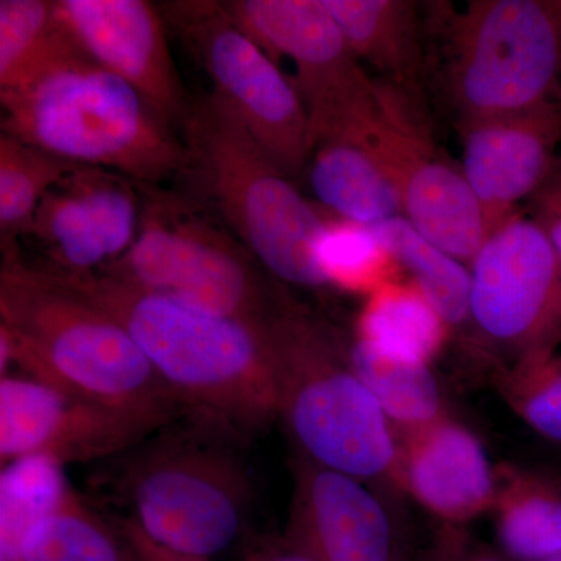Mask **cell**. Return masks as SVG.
I'll use <instances>...</instances> for the list:
<instances>
[{
    "label": "cell",
    "mask_w": 561,
    "mask_h": 561,
    "mask_svg": "<svg viewBox=\"0 0 561 561\" xmlns=\"http://www.w3.org/2000/svg\"><path fill=\"white\" fill-rule=\"evenodd\" d=\"M54 276L124 324L184 419L241 445L278 420L265 321L216 316L101 273Z\"/></svg>",
    "instance_id": "1"
},
{
    "label": "cell",
    "mask_w": 561,
    "mask_h": 561,
    "mask_svg": "<svg viewBox=\"0 0 561 561\" xmlns=\"http://www.w3.org/2000/svg\"><path fill=\"white\" fill-rule=\"evenodd\" d=\"M11 365L160 426L186 416L124 324L21 253L3 256L0 271L2 376Z\"/></svg>",
    "instance_id": "2"
},
{
    "label": "cell",
    "mask_w": 561,
    "mask_h": 561,
    "mask_svg": "<svg viewBox=\"0 0 561 561\" xmlns=\"http://www.w3.org/2000/svg\"><path fill=\"white\" fill-rule=\"evenodd\" d=\"M278 419L297 454L373 485L401 491L400 438L351 359V341L287 298L265 321Z\"/></svg>",
    "instance_id": "3"
},
{
    "label": "cell",
    "mask_w": 561,
    "mask_h": 561,
    "mask_svg": "<svg viewBox=\"0 0 561 561\" xmlns=\"http://www.w3.org/2000/svg\"><path fill=\"white\" fill-rule=\"evenodd\" d=\"M187 169L180 181L251 251L276 280L330 286L317 251L324 220L295 181L257 146L241 121L213 94L192 101L181 125Z\"/></svg>",
    "instance_id": "4"
},
{
    "label": "cell",
    "mask_w": 561,
    "mask_h": 561,
    "mask_svg": "<svg viewBox=\"0 0 561 561\" xmlns=\"http://www.w3.org/2000/svg\"><path fill=\"white\" fill-rule=\"evenodd\" d=\"M0 105L2 133L62 160L147 186L180 181L186 172L187 149L171 122L91 58L0 92Z\"/></svg>",
    "instance_id": "5"
},
{
    "label": "cell",
    "mask_w": 561,
    "mask_h": 561,
    "mask_svg": "<svg viewBox=\"0 0 561 561\" xmlns=\"http://www.w3.org/2000/svg\"><path fill=\"white\" fill-rule=\"evenodd\" d=\"M173 424L116 457L114 490L144 537L213 561L249 538L253 482L241 443L191 420Z\"/></svg>",
    "instance_id": "6"
},
{
    "label": "cell",
    "mask_w": 561,
    "mask_h": 561,
    "mask_svg": "<svg viewBox=\"0 0 561 561\" xmlns=\"http://www.w3.org/2000/svg\"><path fill=\"white\" fill-rule=\"evenodd\" d=\"M426 76L456 125L561 101V25L553 0L424 7Z\"/></svg>",
    "instance_id": "7"
},
{
    "label": "cell",
    "mask_w": 561,
    "mask_h": 561,
    "mask_svg": "<svg viewBox=\"0 0 561 561\" xmlns=\"http://www.w3.org/2000/svg\"><path fill=\"white\" fill-rule=\"evenodd\" d=\"M139 186L142 217L138 238L124 256L98 273L250 323H264L289 298L202 203L184 191Z\"/></svg>",
    "instance_id": "8"
},
{
    "label": "cell",
    "mask_w": 561,
    "mask_h": 561,
    "mask_svg": "<svg viewBox=\"0 0 561 561\" xmlns=\"http://www.w3.org/2000/svg\"><path fill=\"white\" fill-rule=\"evenodd\" d=\"M168 28L213 84L214 98L242 122L287 179L300 180L312 154L308 110L294 81L216 0L157 3Z\"/></svg>",
    "instance_id": "9"
},
{
    "label": "cell",
    "mask_w": 561,
    "mask_h": 561,
    "mask_svg": "<svg viewBox=\"0 0 561 561\" xmlns=\"http://www.w3.org/2000/svg\"><path fill=\"white\" fill-rule=\"evenodd\" d=\"M225 10L275 65L294 62L312 150L323 140L365 136L382 117V88L343 38L323 0H225Z\"/></svg>",
    "instance_id": "10"
},
{
    "label": "cell",
    "mask_w": 561,
    "mask_h": 561,
    "mask_svg": "<svg viewBox=\"0 0 561 561\" xmlns=\"http://www.w3.org/2000/svg\"><path fill=\"white\" fill-rule=\"evenodd\" d=\"M471 272V321L515 360L561 339V262L534 219L513 214L494 228Z\"/></svg>",
    "instance_id": "11"
},
{
    "label": "cell",
    "mask_w": 561,
    "mask_h": 561,
    "mask_svg": "<svg viewBox=\"0 0 561 561\" xmlns=\"http://www.w3.org/2000/svg\"><path fill=\"white\" fill-rule=\"evenodd\" d=\"M379 150L401 194L402 216L416 231L470 267L490 236L485 214L465 179L421 122L415 99L381 84Z\"/></svg>",
    "instance_id": "12"
},
{
    "label": "cell",
    "mask_w": 561,
    "mask_h": 561,
    "mask_svg": "<svg viewBox=\"0 0 561 561\" xmlns=\"http://www.w3.org/2000/svg\"><path fill=\"white\" fill-rule=\"evenodd\" d=\"M142 192L121 173L79 165L43 198L22 242L38 271L58 276L101 272L138 238Z\"/></svg>",
    "instance_id": "13"
},
{
    "label": "cell",
    "mask_w": 561,
    "mask_h": 561,
    "mask_svg": "<svg viewBox=\"0 0 561 561\" xmlns=\"http://www.w3.org/2000/svg\"><path fill=\"white\" fill-rule=\"evenodd\" d=\"M161 427L24 373H7L0 378L2 467L31 457L61 465L116 459Z\"/></svg>",
    "instance_id": "14"
},
{
    "label": "cell",
    "mask_w": 561,
    "mask_h": 561,
    "mask_svg": "<svg viewBox=\"0 0 561 561\" xmlns=\"http://www.w3.org/2000/svg\"><path fill=\"white\" fill-rule=\"evenodd\" d=\"M283 537L319 561H409L408 538L382 486L297 454Z\"/></svg>",
    "instance_id": "15"
},
{
    "label": "cell",
    "mask_w": 561,
    "mask_h": 561,
    "mask_svg": "<svg viewBox=\"0 0 561 561\" xmlns=\"http://www.w3.org/2000/svg\"><path fill=\"white\" fill-rule=\"evenodd\" d=\"M57 9L92 61L131 84L173 127L181 128L192 101L157 5L147 0H60Z\"/></svg>",
    "instance_id": "16"
},
{
    "label": "cell",
    "mask_w": 561,
    "mask_h": 561,
    "mask_svg": "<svg viewBox=\"0 0 561 561\" xmlns=\"http://www.w3.org/2000/svg\"><path fill=\"white\" fill-rule=\"evenodd\" d=\"M461 171L490 232L531 198L560 157L561 101L457 125Z\"/></svg>",
    "instance_id": "17"
},
{
    "label": "cell",
    "mask_w": 561,
    "mask_h": 561,
    "mask_svg": "<svg viewBox=\"0 0 561 561\" xmlns=\"http://www.w3.org/2000/svg\"><path fill=\"white\" fill-rule=\"evenodd\" d=\"M398 483L445 526L460 527L493 511L500 471L478 435L446 415L401 435Z\"/></svg>",
    "instance_id": "18"
},
{
    "label": "cell",
    "mask_w": 561,
    "mask_h": 561,
    "mask_svg": "<svg viewBox=\"0 0 561 561\" xmlns=\"http://www.w3.org/2000/svg\"><path fill=\"white\" fill-rule=\"evenodd\" d=\"M360 65L419 99L426 73L424 7L411 0H323Z\"/></svg>",
    "instance_id": "19"
},
{
    "label": "cell",
    "mask_w": 561,
    "mask_h": 561,
    "mask_svg": "<svg viewBox=\"0 0 561 561\" xmlns=\"http://www.w3.org/2000/svg\"><path fill=\"white\" fill-rule=\"evenodd\" d=\"M302 176H308L313 197L337 220L375 227L402 216L400 190L379 150L376 130L317 144Z\"/></svg>",
    "instance_id": "20"
},
{
    "label": "cell",
    "mask_w": 561,
    "mask_h": 561,
    "mask_svg": "<svg viewBox=\"0 0 561 561\" xmlns=\"http://www.w3.org/2000/svg\"><path fill=\"white\" fill-rule=\"evenodd\" d=\"M449 331L451 327L423 291L411 279H398L367 297L354 341L387 359L431 365L448 342Z\"/></svg>",
    "instance_id": "21"
},
{
    "label": "cell",
    "mask_w": 561,
    "mask_h": 561,
    "mask_svg": "<svg viewBox=\"0 0 561 561\" xmlns=\"http://www.w3.org/2000/svg\"><path fill=\"white\" fill-rule=\"evenodd\" d=\"M81 58H90L50 0H0V92L21 90Z\"/></svg>",
    "instance_id": "22"
},
{
    "label": "cell",
    "mask_w": 561,
    "mask_h": 561,
    "mask_svg": "<svg viewBox=\"0 0 561 561\" xmlns=\"http://www.w3.org/2000/svg\"><path fill=\"white\" fill-rule=\"evenodd\" d=\"M496 534L512 561H546L561 556V485L548 476L501 470Z\"/></svg>",
    "instance_id": "23"
},
{
    "label": "cell",
    "mask_w": 561,
    "mask_h": 561,
    "mask_svg": "<svg viewBox=\"0 0 561 561\" xmlns=\"http://www.w3.org/2000/svg\"><path fill=\"white\" fill-rule=\"evenodd\" d=\"M20 561H139L116 524L106 522L76 490L28 531Z\"/></svg>",
    "instance_id": "24"
},
{
    "label": "cell",
    "mask_w": 561,
    "mask_h": 561,
    "mask_svg": "<svg viewBox=\"0 0 561 561\" xmlns=\"http://www.w3.org/2000/svg\"><path fill=\"white\" fill-rule=\"evenodd\" d=\"M371 228L449 327H460L471 320L468 265L424 238L404 216Z\"/></svg>",
    "instance_id": "25"
},
{
    "label": "cell",
    "mask_w": 561,
    "mask_h": 561,
    "mask_svg": "<svg viewBox=\"0 0 561 561\" xmlns=\"http://www.w3.org/2000/svg\"><path fill=\"white\" fill-rule=\"evenodd\" d=\"M80 164L0 133V249L2 257L21 253V239L31 227L47 192Z\"/></svg>",
    "instance_id": "26"
},
{
    "label": "cell",
    "mask_w": 561,
    "mask_h": 561,
    "mask_svg": "<svg viewBox=\"0 0 561 561\" xmlns=\"http://www.w3.org/2000/svg\"><path fill=\"white\" fill-rule=\"evenodd\" d=\"M351 359L387 419L402 434L446 416L445 398L431 365L391 360L351 341Z\"/></svg>",
    "instance_id": "27"
},
{
    "label": "cell",
    "mask_w": 561,
    "mask_h": 561,
    "mask_svg": "<svg viewBox=\"0 0 561 561\" xmlns=\"http://www.w3.org/2000/svg\"><path fill=\"white\" fill-rule=\"evenodd\" d=\"M72 489L65 465L31 457L0 471V561H20L22 542L36 523Z\"/></svg>",
    "instance_id": "28"
},
{
    "label": "cell",
    "mask_w": 561,
    "mask_h": 561,
    "mask_svg": "<svg viewBox=\"0 0 561 561\" xmlns=\"http://www.w3.org/2000/svg\"><path fill=\"white\" fill-rule=\"evenodd\" d=\"M320 271L330 286L370 297L401 279V265L371 227L334 220L328 224L317 251Z\"/></svg>",
    "instance_id": "29"
},
{
    "label": "cell",
    "mask_w": 561,
    "mask_h": 561,
    "mask_svg": "<svg viewBox=\"0 0 561 561\" xmlns=\"http://www.w3.org/2000/svg\"><path fill=\"white\" fill-rule=\"evenodd\" d=\"M513 411L548 440L561 443V356L541 350L513 362L501 379Z\"/></svg>",
    "instance_id": "30"
},
{
    "label": "cell",
    "mask_w": 561,
    "mask_h": 561,
    "mask_svg": "<svg viewBox=\"0 0 561 561\" xmlns=\"http://www.w3.org/2000/svg\"><path fill=\"white\" fill-rule=\"evenodd\" d=\"M531 219L548 236L561 262V153L540 190L530 198Z\"/></svg>",
    "instance_id": "31"
},
{
    "label": "cell",
    "mask_w": 561,
    "mask_h": 561,
    "mask_svg": "<svg viewBox=\"0 0 561 561\" xmlns=\"http://www.w3.org/2000/svg\"><path fill=\"white\" fill-rule=\"evenodd\" d=\"M423 561H512L493 549L472 541L460 527L445 526Z\"/></svg>",
    "instance_id": "32"
},
{
    "label": "cell",
    "mask_w": 561,
    "mask_h": 561,
    "mask_svg": "<svg viewBox=\"0 0 561 561\" xmlns=\"http://www.w3.org/2000/svg\"><path fill=\"white\" fill-rule=\"evenodd\" d=\"M241 561H319L284 537H249Z\"/></svg>",
    "instance_id": "33"
},
{
    "label": "cell",
    "mask_w": 561,
    "mask_h": 561,
    "mask_svg": "<svg viewBox=\"0 0 561 561\" xmlns=\"http://www.w3.org/2000/svg\"><path fill=\"white\" fill-rule=\"evenodd\" d=\"M117 526L121 527L127 540L130 541L133 549L138 553L139 561H197L176 556V553L165 551V549L154 545L149 538L144 537L142 531L135 524L128 522V519H119Z\"/></svg>",
    "instance_id": "34"
},
{
    "label": "cell",
    "mask_w": 561,
    "mask_h": 561,
    "mask_svg": "<svg viewBox=\"0 0 561 561\" xmlns=\"http://www.w3.org/2000/svg\"><path fill=\"white\" fill-rule=\"evenodd\" d=\"M553 5H556L557 14H559L561 25V0H553Z\"/></svg>",
    "instance_id": "35"
},
{
    "label": "cell",
    "mask_w": 561,
    "mask_h": 561,
    "mask_svg": "<svg viewBox=\"0 0 561 561\" xmlns=\"http://www.w3.org/2000/svg\"><path fill=\"white\" fill-rule=\"evenodd\" d=\"M546 561H561V556L552 557V559Z\"/></svg>",
    "instance_id": "36"
}]
</instances>
